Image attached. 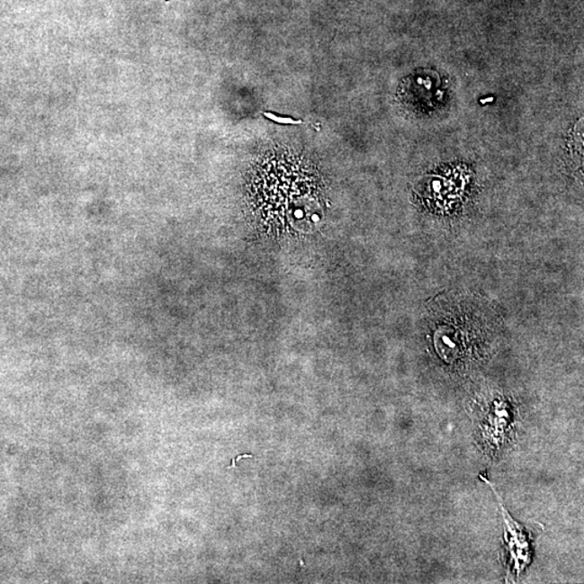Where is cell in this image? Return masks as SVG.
<instances>
[{
    "label": "cell",
    "instance_id": "3",
    "mask_svg": "<svg viewBox=\"0 0 584 584\" xmlns=\"http://www.w3.org/2000/svg\"><path fill=\"white\" fill-rule=\"evenodd\" d=\"M253 457H254L253 454H242V455H238V457L235 458V459L233 460L232 464H230V468H232V466H235V463H237V461L239 460V459H243V458H253Z\"/></svg>",
    "mask_w": 584,
    "mask_h": 584
},
{
    "label": "cell",
    "instance_id": "1",
    "mask_svg": "<svg viewBox=\"0 0 584 584\" xmlns=\"http://www.w3.org/2000/svg\"><path fill=\"white\" fill-rule=\"evenodd\" d=\"M487 484L491 487V490H494L497 499L499 500V505L501 508V513L503 518H505L506 524V535H510L511 537L506 535V541L508 544V551H510L511 561L514 562V570L517 571V572L521 573V571L525 566L529 562V544L527 543L526 538L523 535L522 528L517 522H514V519L508 516L505 507H503L501 502V498L498 495V492L495 490V487L490 483L489 481L481 476Z\"/></svg>",
    "mask_w": 584,
    "mask_h": 584
},
{
    "label": "cell",
    "instance_id": "5",
    "mask_svg": "<svg viewBox=\"0 0 584 584\" xmlns=\"http://www.w3.org/2000/svg\"><path fill=\"white\" fill-rule=\"evenodd\" d=\"M166 2H169V0H166Z\"/></svg>",
    "mask_w": 584,
    "mask_h": 584
},
{
    "label": "cell",
    "instance_id": "2",
    "mask_svg": "<svg viewBox=\"0 0 584 584\" xmlns=\"http://www.w3.org/2000/svg\"><path fill=\"white\" fill-rule=\"evenodd\" d=\"M264 115L266 117L267 120L278 122V124H283V125H300L303 124V121L299 120V121H294L291 119V117H283V116H278L275 114H272V112H264Z\"/></svg>",
    "mask_w": 584,
    "mask_h": 584
},
{
    "label": "cell",
    "instance_id": "4",
    "mask_svg": "<svg viewBox=\"0 0 584 584\" xmlns=\"http://www.w3.org/2000/svg\"><path fill=\"white\" fill-rule=\"evenodd\" d=\"M314 221H319V218L318 216H313Z\"/></svg>",
    "mask_w": 584,
    "mask_h": 584
}]
</instances>
